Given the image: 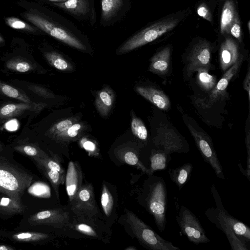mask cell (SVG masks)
Returning <instances> with one entry per match:
<instances>
[{
	"instance_id": "1",
	"label": "cell",
	"mask_w": 250,
	"mask_h": 250,
	"mask_svg": "<svg viewBox=\"0 0 250 250\" xmlns=\"http://www.w3.org/2000/svg\"><path fill=\"white\" fill-rule=\"evenodd\" d=\"M25 12L22 17L41 31L58 41L80 51H89V40L73 22L44 6Z\"/></svg>"
},
{
	"instance_id": "2",
	"label": "cell",
	"mask_w": 250,
	"mask_h": 250,
	"mask_svg": "<svg viewBox=\"0 0 250 250\" xmlns=\"http://www.w3.org/2000/svg\"><path fill=\"white\" fill-rule=\"evenodd\" d=\"M190 12L188 9L179 11L148 24L120 45L117 49V54L128 53L171 33L183 22Z\"/></svg>"
},
{
	"instance_id": "3",
	"label": "cell",
	"mask_w": 250,
	"mask_h": 250,
	"mask_svg": "<svg viewBox=\"0 0 250 250\" xmlns=\"http://www.w3.org/2000/svg\"><path fill=\"white\" fill-rule=\"evenodd\" d=\"M147 175L148 177L140 191V201L153 217L158 229L163 232L167 223V195L166 182L161 177Z\"/></svg>"
},
{
	"instance_id": "4",
	"label": "cell",
	"mask_w": 250,
	"mask_h": 250,
	"mask_svg": "<svg viewBox=\"0 0 250 250\" xmlns=\"http://www.w3.org/2000/svg\"><path fill=\"white\" fill-rule=\"evenodd\" d=\"M32 176L18 166L0 160V192L21 201L25 190L30 185Z\"/></svg>"
},
{
	"instance_id": "5",
	"label": "cell",
	"mask_w": 250,
	"mask_h": 250,
	"mask_svg": "<svg viewBox=\"0 0 250 250\" xmlns=\"http://www.w3.org/2000/svg\"><path fill=\"white\" fill-rule=\"evenodd\" d=\"M125 212L132 235L145 248L151 250H180L171 242L161 237L133 212L127 209Z\"/></svg>"
},
{
	"instance_id": "6",
	"label": "cell",
	"mask_w": 250,
	"mask_h": 250,
	"mask_svg": "<svg viewBox=\"0 0 250 250\" xmlns=\"http://www.w3.org/2000/svg\"><path fill=\"white\" fill-rule=\"evenodd\" d=\"M180 233L195 244H207L210 240L198 219L188 208L181 205L176 216Z\"/></svg>"
},
{
	"instance_id": "7",
	"label": "cell",
	"mask_w": 250,
	"mask_h": 250,
	"mask_svg": "<svg viewBox=\"0 0 250 250\" xmlns=\"http://www.w3.org/2000/svg\"><path fill=\"white\" fill-rule=\"evenodd\" d=\"M70 206L73 215L76 217L98 218L100 215L91 184L82 185Z\"/></svg>"
},
{
	"instance_id": "8",
	"label": "cell",
	"mask_w": 250,
	"mask_h": 250,
	"mask_svg": "<svg viewBox=\"0 0 250 250\" xmlns=\"http://www.w3.org/2000/svg\"><path fill=\"white\" fill-rule=\"evenodd\" d=\"M187 125L204 161L213 168L218 178L224 179L223 167L211 138L202 130L196 129L189 124Z\"/></svg>"
},
{
	"instance_id": "9",
	"label": "cell",
	"mask_w": 250,
	"mask_h": 250,
	"mask_svg": "<svg viewBox=\"0 0 250 250\" xmlns=\"http://www.w3.org/2000/svg\"><path fill=\"white\" fill-rule=\"evenodd\" d=\"M51 5L70 15L76 20L93 27L97 21L95 0H67Z\"/></svg>"
},
{
	"instance_id": "10",
	"label": "cell",
	"mask_w": 250,
	"mask_h": 250,
	"mask_svg": "<svg viewBox=\"0 0 250 250\" xmlns=\"http://www.w3.org/2000/svg\"><path fill=\"white\" fill-rule=\"evenodd\" d=\"M212 50L211 42L199 38L195 42L187 57L186 70L188 77L199 68H212Z\"/></svg>"
},
{
	"instance_id": "11",
	"label": "cell",
	"mask_w": 250,
	"mask_h": 250,
	"mask_svg": "<svg viewBox=\"0 0 250 250\" xmlns=\"http://www.w3.org/2000/svg\"><path fill=\"white\" fill-rule=\"evenodd\" d=\"M153 143L156 147L170 154L187 153L189 151V146L184 138L167 125L161 126L157 129Z\"/></svg>"
},
{
	"instance_id": "12",
	"label": "cell",
	"mask_w": 250,
	"mask_h": 250,
	"mask_svg": "<svg viewBox=\"0 0 250 250\" xmlns=\"http://www.w3.org/2000/svg\"><path fill=\"white\" fill-rule=\"evenodd\" d=\"M243 61V57L241 55L237 62L225 72L214 88L208 95L196 100V104L202 108L208 109L227 97L226 89L228 84L237 73Z\"/></svg>"
},
{
	"instance_id": "13",
	"label": "cell",
	"mask_w": 250,
	"mask_h": 250,
	"mask_svg": "<svg viewBox=\"0 0 250 250\" xmlns=\"http://www.w3.org/2000/svg\"><path fill=\"white\" fill-rule=\"evenodd\" d=\"M132 0H101L100 23L104 27L113 26L125 17L131 8Z\"/></svg>"
},
{
	"instance_id": "14",
	"label": "cell",
	"mask_w": 250,
	"mask_h": 250,
	"mask_svg": "<svg viewBox=\"0 0 250 250\" xmlns=\"http://www.w3.org/2000/svg\"><path fill=\"white\" fill-rule=\"evenodd\" d=\"M97 220L73 215L68 228L89 237L107 242L110 238L111 230Z\"/></svg>"
},
{
	"instance_id": "15",
	"label": "cell",
	"mask_w": 250,
	"mask_h": 250,
	"mask_svg": "<svg viewBox=\"0 0 250 250\" xmlns=\"http://www.w3.org/2000/svg\"><path fill=\"white\" fill-rule=\"evenodd\" d=\"M70 220L69 211L61 208L38 212L31 215L28 220L31 225H45L59 229L68 228Z\"/></svg>"
},
{
	"instance_id": "16",
	"label": "cell",
	"mask_w": 250,
	"mask_h": 250,
	"mask_svg": "<svg viewBox=\"0 0 250 250\" xmlns=\"http://www.w3.org/2000/svg\"><path fill=\"white\" fill-rule=\"evenodd\" d=\"M211 192L215 203V208L224 222L246 244L250 243V228L242 222L231 216L225 209L214 184H213L211 187Z\"/></svg>"
},
{
	"instance_id": "17",
	"label": "cell",
	"mask_w": 250,
	"mask_h": 250,
	"mask_svg": "<svg viewBox=\"0 0 250 250\" xmlns=\"http://www.w3.org/2000/svg\"><path fill=\"white\" fill-rule=\"evenodd\" d=\"M208 219L226 236L232 250H249L247 244L235 233L233 230L224 222L215 208H208L205 211Z\"/></svg>"
},
{
	"instance_id": "18",
	"label": "cell",
	"mask_w": 250,
	"mask_h": 250,
	"mask_svg": "<svg viewBox=\"0 0 250 250\" xmlns=\"http://www.w3.org/2000/svg\"><path fill=\"white\" fill-rule=\"evenodd\" d=\"M219 55L221 69L225 72L237 62L242 55L240 54L239 42L230 36H226L221 44Z\"/></svg>"
},
{
	"instance_id": "19",
	"label": "cell",
	"mask_w": 250,
	"mask_h": 250,
	"mask_svg": "<svg viewBox=\"0 0 250 250\" xmlns=\"http://www.w3.org/2000/svg\"><path fill=\"white\" fill-rule=\"evenodd\" d=\"M83 173L79 164L70 161L65 176L66 190L69 202L83 185Z\"/></svg>"
},
{
	"instance_id": "20",
	"label": "cell",
	"mask_w": 250,
	"mask_h": 250,
	"mask_svg": "<svg viewBox=\"0 0 250 250\" xmlns=\"http://www.w3.org/2000/svg\"><path fill=\"white\" fill-rule=\"evenodd\" d=\"M138 93L160 109L168 110L170 106L168 97L161 90L150 86L135 87Z\"/></svg>"
},
{
	"instance_id": "21",
	"label": "cell",
	"mask_w": 250,
	"mask_h": 250,
	"mask_svg": "<svg viewBox=\"0 0 250 250\" xmlns=\"http://www.w3.org/2000/svg\"><path fill=\"white\" fill-rule=\"evenodd\" d=\"M171 46L167 45L156 53L151 58L149 70L159 75L166 74L169 68Z\"/></svg>"
},
{
	"instance_id": "22",
	"label": "cell",
	"mask_w": 250,
	"mask_h": 250,
	"mask_svg": "<svg viewBox=\"0 0 250 250\" xmlns=\"http://www.w3.org/2000/svg\"><path fill=\"white\" fill-rule=\"evenodd\" d=\"M46 105L44 103L9 104L0 107V118L7 119L21 114L25 111L39 112Z\"/></svg>"
},
{
	"instance_id": "23",
	"label": "cell",
	"mask_w": 250,
	"mask_h": 250,
	"mask_svg": "<svg viewBox=\"0 0 250 250\" xmlns=\"http://www.w3.org/2000/svg\"><path fill=\"white\" fill-rule=\"evenodd\" d=\"M239 17L234 0H226L221 12L220 32L224 36L229 34V28L235 19Z\"/></svg>"
},
{
	"instance_id": "24",
	"label": "cell",
	"mask_w": 250,
	"mask_h": 250,
	"mask_svg": "<svg viewBox=\"0 0 250 250\" xmlns=\"http://www.w3.org/2000/svg\"><path fill=\"white\" fill-rule=\"evenodd\" d=\"M115 99L113 91L106 87L99 91L95 99V104L99 114L106 117L111 110Z\"/></svg>"
},
{
	"instance_id": "25",
	"label": "cell",
	"mask_w": 250,
	"mask_h": 250,
	"mask_svg": "<svg viewBox=\"0 0 250 250\" xmlns=\"http://www.w3.org/2000/svg\"><path fill=\"white\" fill-rule=\"evenodd\" d=\"M170 154L160 148L152 149L149 158L150 167L148 168L147 174L152 175L156 170L166 169L171 159Z\"/></svg>"
},
{
	"instance_id": "26",
	"label": "cell",
	"mask_w": 250,
	"mask_h": 250,
	"mask_svg": "<svg viewBox=\"0 0 250 250\" xmlns=\"http://www.w3.org/2000/svg\"><path fill=\"white\" fill-rule=\"evenodd\" d=\"M193 170L192 165L186 163L175 169L169 168L168 173L171 180L178 187L180 190L188 181Z\"/></svg>"
},
{
	"instance_id": "27",
	"label": "cell",
	"mask_w": 250,
	"mask_h": 250,
	"mask_svg": "<svg viewBox=\"0 0 250 250\" xmlns=\"http://www.w3.org/2000/svg\"><path fill=\"white\" fill-rule=\"evenodd\" d=\"M119 159L125 163L137 167L144 173L147 174L148 168L142 163L138 152L133 148H124L118 152Z\"/></svg>"
},
{
	"instance_id": "28",
	"label": "cell",
	"mask_w": 250,
	"mask_h": 250,
	"mask_svg": "<svg viewBox=\"0 0 250 250\" xmlns=\"http://www.w3.org/2000/svg\"><path fill=\"white\" fill-rule=\"evenodd\" d=\"M43 54L48 63L57 69L63 71L72 70L71 64L57 51H47Z\"/></svg>"
},
{
	"instance_id": "29",
	"label": "cell",
	"mask_w": 250,
	"mask_h": 250,
	"mask_svg": "<svg viewBox=\"0 0 250 250\" xmlns=\"http://www.w3.org/2000/svg\"><path fill=\"white\" fill-rule=\"evenodd\" d=\"M25 210V206L21 203L10 197L0 198V212L12 215L21 213Z\"/></svg>"
},
{
	"instance_id": "30",
	"label": "cell",
	"mask_w": 250,
	"mask_h": 250,
	"mask_svg": "<svg viewBox=\"0 0 250 250\" xmlns=\"http://www.w3.org/2000/svg\"><path fill=\"white\" fill-rule=\"evenodd\" d=\"M207 68L201 67L196 70L197 73V82L200 87L204 91L209 92L214 88L217 83L215 76L209 74Z\"/></svg>"
},
{
	"instance_id": "31",
	"label": "cell",
	"mask_w": 250,
	"mask_h": 250,
	"mask_svg": "<svg viewBox=\"0 0 250 250\" xmlns=\"http://www.w3.org/2000/svg\"><path fill=\"white\" fill-rule=\"evenodd\" d=\"M101 204L105 216L106 217H110L115 208V201L111 192L105 183L102 185Z\"/></svg>"
},
{
	"instance_id": "32",
	"label": "cell",
	"mask_w": 250,
	"mask_h": 250,
	"mask_svg": "<svg viewBox=\"0 0 250 250\" xmlns=\"http://www.w3.org/2000/svg\"><path fill=\"white\" fill-rule=\"evenodd\" d=\"M43 173L51 184L57 196H58V188L61 184L65 181V174L49 169L45 167L39 166Z\"/></svg>"
},
{
	"instance_id": "33",
	"label": "cell",
	"mask_w": 250,
	"mask_h": 250,
	"mask_svg": "<svg viewBox=\"0 0 250 250\" xmlns=\"http://www.w3.org/2000/svg\"><path fill=\"white\" fill-rule=\"evenodd\" d=\"M5 23L12 28L22 30L30 33H36L41 31L35 26H32L21 20L16 17H9L5 19Z\"/></svg>"
},
{
	"instance_id": "34",
	"label": "cell",
	"mask_w": 250,
	"mask_h": 250,
	"mask_svg": "<svg viewBox=\"0 0 250 250\" xmlns=\"http://www.w3.org/2000/svg\"><path fill=\"white\" fill-rule=\"evenodd\" d=\"M131 128L132 133L139 140L146 142L148 138L147 130L143 121L135 115H132Z\"/></svg>"
},
{
	"instance_id": "35",
	"label": "cell",
	"mask_w": 250,
	"mask_h": 250,
	"mask_svg": "<svg viewBox=\"0 0 250 250\" xmlns=\"http://www.w3.org/2000/svg\"><path fill=\"white\" fill-rule=\"evenodd\" d=\"M0 91L7 97L21 101L26 103H33L27 96L6 83H0Z\"/></svg>"
},
{
	"instance_id": "36",
	"label": "cell",
	"mask_w": 250,
	"mask_h": 250,
	"mask_svg": "<svg viewBox=\"0 0 250 250\" xmlns=\"http://www.w3.org/2000/svg\"><path fill=\"white\" fill-rule=\"evenodd\" d=\"M49 237L47 234L34 232H23L15 234L12 238L20 242H34L45 240Z\"/></svg>"
},
{
	"instance_id": "37",
	"label": "cell",
	"mask_w": 250,
	"mask_h": 250,
	"mask_svg": "<svg viewBox=\"0 0 250 250\" xmlns=\"http://www.w3.org/2000/svg\"><path fill=\"white\" fill-rule=\"evenodd\" d=\"M34 159L36 161L39 166L58 171L62 174H65L64 169L57 160L52 159L49 157V156L46 157H34Z\"/></svg>"
},
{
	"instance_id": "38",
	"label": "cell",
	"mask_w": 250,
	"mask_h": 250,
	"mask_svg": "<svg viewBox=\"0 0 250 250\" xmlns=\"http://www.w3.org/2000/svg\"><path fill=\"white\" fill-rule=\"evenodd\" d=\"M82 125L79 123L73 124L68 128L62 133L57 135L54 138L57 140L68 141L72 140L78 136L82 129Z\"/></svg>"
},
{
	"instance_id": "39",
	"label": "cell",
	"mask_w": 250,
	"mask_h": 250,
	"mask_svg": "<svg viewBox=\"0 0 250 250\" xmlns=\"http://www.w3.org/2000/svg\"><path fill=\"white\" fill-rule=\"evenodd\" d=\"M6 67L19 72H26L33 69V66L28 62L19 59L9 60L6 63Z\"/></svg>"
},
{
	"instance_id": "40",
	"label": "cell",
	"mask_w": 250,
	"mask_h": 250,
	"mask_svg": "<svg viewBox=\"0 0 250 250\" xmlns=\"http://www.w3.org/2000/svg\"><path fill=\"white\" fill-rule=\"evenodd\" d=\"M15 148L26 155L33 157H46L48 156L39 148L30 145H23L17 146Z\"/></svg>"
},
{
	"instance_id": "41",
	"label": "cell",
	"mask_w": 250,
	"mask_h": 250,
	"mask_svg": "<svg viewBox=\"0 0 250 250\" xmlns=\"http://www.w3.org/2000/svg\"><path fill=\"white\" fill-rule=\"evenodd\" d=\"M75 120V119L71 118L59 122L50 128L48 131L49 135L54 137L68 128L73 125Z\"/></svg>"
},
{
	"instance_id": "42",
	"label": "cell",
	"mask_w": 250,
	"mask_h": 250,
	"mask_svg": "<svg viewBox=\"0 0 250 250\" xmlns=\"http://www.w3.org/2000/svg\"><path fill=\"white\" fill-rule=\"evenodd\" d=\"M228 35L235 39L239 43H242L243 34L239 17H237L231 24L229 28Z\"/></svg>"
},
{
	"instance_id": "43",
	"label": "cell",
	"mask_w": 250,
	"mask_h": 250,
	"mask_svg": "<svg viewBox=\"0 0 250 250\" xmlns=\"http://www.w3.org/2000/svg\"><path fill=\"white\" fill-rule=\"evenodd\" d=\"M246 126L245 143L247 153V169L245 170L246 176L250 180V115H249Z\"/></svg>"
},
{
	"instance_id": "44",
	"label": "cell",
	"mask_w": 250,
	"mask_h": 250,
	"mask_svg": "<svg viewBox=\"0 0 250 250\" xmlns=\"http://www.w3.org/2000/svg\"><path fill=\"white\" fill-rule=\"evenodd\" d=\"M197 13L198 15L210 22H212V16L211 11L207 5L205 3H201L197 7Z\"/></svg>"
},
{
	"instance_id": "45",
	"label": "cell",
	"mask_w": 250,
	"mask_h": 250,
	"mask_svg": "<svg viewBox=\"0 0 250 250\" xmlns=\"http://www.w3.org/2000/svg\"><path fill=\"white\" fill-rule=\"evenodd\" d=\"M81 145L92 156L98 155L97 148L94 143L90 140L83 139L81 141Z\"/></svg>"
},
{
	"instance_id": "46",
	"label": "cell",
	"mask_w": 250,
	"mask_h": 250,
	"mask_svg": "<svg viewBox=\"0 0 250 250\" xmlns=\"http://www.w3.org/2000/svg\"><path fill=\"white\" fill-rule=\"evenodd\" d=\"M28 89L39 96L45 98H51L53 97V95L46 89L39 85H31L28 86Z\"/></svg>"
},
{
	"instance_id": "47",
	"label": "cell",
	"mask_w": 250,
	"mask_h": 250,
	"mask_svg": "<svg viewBox=\"0 0 250 250\" xmlns=\"http://www.w3.org/2000/svg\"><path fill=\"white\" fill-rule=\"evenodd\" d=\"M243 86L244 89L248 93V97L249 101L250 98V67L248 66V71L246 75L245 78L243 83Z\"/></svg>"
},
{
	"instance_id": "48",
	"label": "cell",
	"mask_w": 250,
	"mask_h": 250,
	"mask_svg": "<svg viewBox=\"0 0 250 250\" xmlns=\"http://www.w3.org/2000/svg\"><path fill=\"white\" fill-rule=\"evenodd\" d=\"M17 126V124L15 121H10L6 124L7 128L10 130H15Z\"/></svg>"
},
{
	"instance_id": "49",
	"label": "cell",
	"mask_w": 250,
	"mask_h": 250,
	"mask_svg": "<svg viewBox=\"0 0 250 250\" xmlns=\"http://www.w3.org/2000/svg\"><path fill=\"white\" fill-rule=\"evenodd\" d=\"M14 248L7 245H0V250H11Z\"/></svg>"
},
{
	"instance_id": "50",
	"label": "cell",
	"mask_w": 250,
	"mask_h": 250,
	"mask_svg": "<svg viewBox=\"0 0 250 250\" xmlns=\"http://www.w3.org/2000/svg\"><path fill=\"white\" fill-rule=\"evenodd\" d=\"M50 1V3H56V2H62L65 1L67 0H46Z\"/></svg>"
},
{
	"instance_id": "51",
	"label": "cell",
	"mask_w": 250,
	"mask_h": 250,
	"mask_svg": "<svg viewBox=\"0 0 250 250\" xmlns=\"http://www.w3.org/2000/svg\"><path fill=\"white\" fill-rule=\"evenodd\" d=\"M4 42V40L3 37L0 35V45Z\"/></svg>"
},
{
	"instance_id": "52",
	"label": "cell",
	"mask_w": 250,
	"mask_h": 250,
	"mask_svg": "<svg viewBox=\"0 0 250 250\" xmlns=\"http://www.w3.org/2000/svg\"><path fill=\"white\" fill-rule=\"evenodd\" d=\"M247 26H248V30L250 32V21H249L247 23Z\"/></svg>"
},
{
	"instance_id": "53",
	"label": "cell",
	"mask_w": 250,
	"mask_h": 250,
	"mask_svg": "<svg viewBox=\"0 0 250 250\" xmlns=\"http://www.w3.org/2000/svg\"><path fill=\"white\" fill-rule=\"evenodd\" d=\"M1 149V145H0V150Z\"/></svg>"
}]
</instances>
